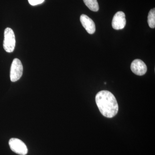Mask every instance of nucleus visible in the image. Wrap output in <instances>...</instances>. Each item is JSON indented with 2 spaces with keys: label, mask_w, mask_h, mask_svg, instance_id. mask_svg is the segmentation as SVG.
I'll use <instances>...</instances> for the list:
<instances>
[{
  "label": "nucleus",
  "mask_w": 155,
  "mask_h": 155,
  "mask_svg": "<svg viewBox=\"0 0 155 155\" xmlns=\"http://www.w3.org/2000/svg\"><path fill=\"white\" fill-rule=\"evenodd\" d=\"M95 101L103 116L111 118L117 115L119 106L116 97L110 92L108 91L99 92L96 96Z\"/></svg>",
  "instance_id": "f257e3e1"
},
{
  "label": "nucleus",
  "mask_w": 155,
  "mask_h": 155,
  "mask_svg": "<svg viewBox=\"0 0 155 155\" xmlns=\"http://www.w3.org/2000/svg\"><path fill=\"white\" fill-rule=\"evenodd\" d=\"M16 45L15 35L11 28H7L4 32V41L3 47L7 52L14 51Z\"/></svg>",
  "instance_id": "f03ea898"
},
{
  "label": "nucleus",
  "mask_w": 155,
  "mask_h": 155,
  "mask_svg": "<svg viewBox=\"0 0 155 155\" xmlns=\"http://www.w3.org/2000/svg\"><path fill=\"white\" fill-rule=\"evenodd\" d=\"M23 67L22 63L19 59L15 58L11 64L10 78L11 81L15 82L19 80L22 76Z\"/></svg>",
  "instance_id": "7ed1b4c3"
},
{
  "label": "nucleus",
  "mask_w": 155,
  "mask_h": 155,
  "mask_svg": "<svg viewBox=\"0 0 155 155\" xmlns=\"http://www.w3.org/2000/svg\"><path fill=\"white\" fill-rule=\"evenodd\" d=\"M9 144L11 149L18 154L25 155L28 153V149L26 145L19 139H11L9 141Z\"/></svg>",
  "instance_id": "20e7f679"
},
{
  "label": "nucleus",
  "mask_w": 155,
  "mask_h": 155,
  "mask_svg": "<svg viewBox=\"0 0 155 155\" xmlns=\"http://www.w3.org/2000/svg\"><path fill=\"white\" fill-rule=\"evenodd\" d=\"M126 21L125 13L122 11L117 12L112 20V27L116 30H120L125 28Z\"/></svg>",
  "instance_id": "39448f33"
},
{
  "label": "nucleus",
  "mask_w": 155,
  "mask_h": 155,
  "mask_svg": "<svg viewBox=\"0 0 155 155\" xmlns=\"http://www.w3.org/2000/svg\"><path fill=\"white\" fill-rule=\"evenodd\" d=\"M130 69L134 74L139 76L145 75L147 70V65L140 59H136L132 62Z\"/></svg>",
  "instance_id": "423d86ee"
},
{
  "label": "nucleus",
  "mask_w": 155,
  "mask_h": 155,
  "mask_svg": "<svg viewBox=\"0 0 155 155\" xmlns=\"http://www.w3.org/2000/svg\"><path fill=\"white\" fill-rule=\"evenodd\" d=\"M80 21L84 28L90 34H93L95 32V23L92 19L85 14H82L80 17Z\"/></svg>",
  "instance_id": "0eeeda50"
},
{
  "label": "nucleus",
  "mask_w": 155,
  "mask_h": 155,
  "mask_svg": "<svg viewBox=\"0 0 155 155\" xmlns=\"http://www.w3.org/2000/svg\"><path fill=\"white\" fill-rule=\"evenodd\" d=\"M83 1L87 7L91 11L94 12L98 11L99 7L97 0H83Z\"/></svg>",
  "instance_id": "6e6552de"
},
{
  "label": "nucleus",
  "mask_w": 155,
  "mask_h": 155,
  "mask_svg": "<svg viewBox=\"0 0 155 155\" xmlns=\"http://www.w3.org/2000/svg\"><path fill=\"white\" fill-rule=\"evenodd\" d=\"M147 22L149 26L151 28H154L155 27V9H151L149 13L148 16Z\"/></svg>",
  "instance_id": "1a4fd4ad"
},
{
  "label": "nucleus",
  "mask_w": 155,
  "mask_h": 155,
  "mask_svg": "<svg viewBox=\"0 0 155 155\" xmlns=\"http://www.w3.org/2000/svg\"><path fill=\"white\" fill-rule=\"evenodd\" d=\"M28 1L31 5L35 6L41 4L44 2L45 0H28Z\"/></svg>",
  "instance_id": "9d476101"
}]
</instances>
